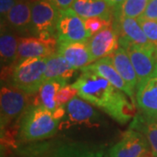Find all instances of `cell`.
Listing matches in <instances>:
<instances>
[{"label":"cell","mask_w":157,"mask_h":157,"mask_svg":"<svg viewBox=\"0 0 157 157\" xmlns=\"http://www.w3.org/2000/svg\"><path fill=\"white\" fill-rule=\"evenodd\" d=\"M59 121L42 106H32L24 113L19 128V139L25 141L44 140L54 135Z\"/></svg>","instance_id":"6da1fadb"},{"label":"cell","mask_w":157,"mask_h":157,"mask_svg":"<svg viewBox=\"0 0 157 157\" xmlns=\"http://www.w3.org/2000/svg\"><path fill=\"white\" fill-rule=\"evenodd\" d=\"M80 70L82 73L72 84L78 91V97L96 107L106 108L118 89L94 71L86 67Z\"/></svg>","instance_id":"7a4b0ae2"},{"label":"cell","mask_w":157,"mask_h":157,"mask_svg":"<svg viewBox=\"0 0 157 157\" xmlns=\"http://www.w3.org/2000/svg\"><path fill=\"white\" fill-rule=\"evenodd\" d=\"M47 58H30L16 64L11 75V84L31 95L37 94L45 82Z\"/></svg>","instance_id":"3957f363"},{"label":"cell","mask_w":157,"mask_h":157,"mask_svg":"<svg viewBox=\"0 0 157 157\" xmlns=\"http://www.w3.org/2000/svg\"><path fill=\"white\" fill-rule=\"evenodd\" d=\"M32 35L41 39H57L56 25L59 11L48 0H31Z\"/></svg>","instance_id":"277c9868"},{"label":"cell","mask_w":157,"mask_h":157,"mask_svg":"<svg viewBox=\"0 0 157 157\" xmlns=\"http://www.w3.org/2000/svg\"><path fill=\"white\" fill-rule=\"evenodd\" d=\"M56 37L58 43L87 42L91 38L85 26L84 19L72 8L59 11Z\"/></svg>","instance_id":"5b68a950"},{"label":"cell","mask_w":157,"mask_h":157,"mask_svg":"<svg viewBox=\"0 0 157 157\" xmlns=\"http://www.w3.org/2000/svg\"><path fill=\"white\" fill-rule=\"evenodd\" d=\"M28 103V94L14 86H3L0 94L1 107V130L12 120L22 113Z\"/></svg>","instance_id":"8992f818"},{"label":"cell","mask_w":157,"mask_h":157,"mask_svg":"<svg viewBox=\"0 0 157 157\" xmlns=\"http://www.w3.org/2000/svg\"><path fill=\"white\" fill-rule=\"evenodd\" d=\"M125 49L128 52L135 68L138 78V84L155 74L157 70L155 44L147 46L130 44Z\"/></svg>","instance_id":"52a82bcc"},{"label":"cell","mask_w":157,"mask_h":157,"mask_svg":"<svg viewBox=\"0 0 157 157\" xmlns=\"http://www.w3.org/2000/svg\"><path fill=\"white\" fill-rule=\"evenodd\" d=\"M150 149L146 136L137 130L130 128L121 140L109 149V157H140Z\"/></svg>","instance_id":"ba28073f"},{"label":"cell","mask_w":157,"mask_h":157,"mask_svg":"<svg viewBox=\"0 0 157 157\" xmlns=\"http://www.w3.org/2000/svg\"><path fill=\"white\" fill-rule=\"evenodd\" d=\"M58 50L57 39L21 37L18 39L17 63L30 58H48Z\"/></svg>","instance_id":"9c48e42d"},{"label":"cell","mask_w":157,"mask_h":157,"mask_svg":"<svg viewBox=\"0 0 157 157\" xmlns=\"http://www.w3.org/2000/svg\"><path fill=\"white\" fill-rule=\"evenodd\" d=\"M66 119L59 125L67 128L74 125L94 126L100 120V113L83 99L74 97L66 106Z\"/></svg>","instance_id":"30bf717a"},{"label":"cell","mask_w":157,"mask_h":157,"mask_svg":"<svg viewBox=\"0 0 157 157\" xmlns=\"http://www.w3.org/2000/svg\"><path fill=\"white\" fill-rule=\"evenodd\" d=\"M137 107L146 121H157V76L153 75L137 86Z\"/></svg>","instance_id":"8fae6325"},{"label":"cell","mask_w":157,"mask_h":157,"mask_svg":"<svg viewBox=\"0 0 157 157\" xmlns=\"http://www.w3.org/2000/svg\"><path fill=\"white\" fill-rule=\"evenodd\" d=\"M94 62L102 58L110 56L119 48V35L115 27L110 25L95 35L86 42Z\"/></svg>","instance_id":"7c38bea8"},{"label":"cell","mask_w":157,"mask_h":157,"mask_svg":"<svg viewBox=\"0 0 157 157\" xmlns=\"http://www.w3.org/2000/svg\"><path fill=\"white\" fill-rule=\"evenodd\" d=\"M116 20L117 25L115 29L119 35L120 46L126 48L130 44L141 46H147L153 44L147 38L137 19L117 15Z\"/></svg>","instance_id":"4fadbf2b"},{"label":"cell","mask_w":157,"mask_h":157,"mask_svg":"<svg viewBox=\"0 0 157 157\" xmlns=\"http://www.w3.org/2000/svg\"><path fill=\"white\" fill-rule=\"evenodd\" d=\"M4 25L17 33L32 35L31 0H20L3 20ZM2 21V22H3Z\"/></svg>","instance_id":"5bb4252c"},{"label":"cell","mask_w":157,"mask_h":157,"mask_svg":"<svg viewBox=\"0 0 157 157\" xmlns=\"http://www.w3.org/2000/svg\"><path fill=\"white\" fill-rule=\"evenodd\" d=\"M86 67L94 71L99 75H101V77L107 79L115 88L122 91L128 97H130L132 101H135V90L132 89L119 74L113 64L111 57L102 58Z\"/></svg>","instance_id":"9a60e30c"},{"label":"cell","mask_w":157,"mask_h":157,"mask_svg":"<svg viewBox=\"0 0 157 157\" xmlns=\"http://www.w3.org/2000/svg\"><path fill=\"white\" fill-rule=\"evenodd\" d=\"M57 52L76 69H82L94 63L86 42L58 43Z\"/></svg>","instance_id":"2e32d148"},{"label":"cell","mask_w":157,"mask_h":157,"mask_svg":"<svg viewBox=\"0 0 157 157\" xmlns=\"http://www.w3.org/2000/svg\"><path fill=\"white\" fill-rule=\"evenodd\" d=\"M103 110L117 122L125 124L135 115V102L129 101L125 93L117 90L111 102Z\"/></svg>","instance_id":"e0dca14e"},{"label":"cell","mask_w":157,"mask_h":157,"mask_svg":"<svg viewBox=\"0 0 157 157\" xmlns=\"http://www.w3.org/2000/svg\"><path fill=\"white\" fill-rule=\"evenodd\" d=\"M18 39L11 30L2 25L0 36V57L2 69H14L17 64Z\"/></svg>","instance_id":"ac0fdd59"},{"label":"cell","mask_w":157,"mask_h":157,"mask_svg":"<svg viewBox=\"0 0 157 157\" xmlns=\"http://www.w3.org/2000/svg\"><path fill=\"white\" fill-rule=\"evenodd\" d=\"M49 157H109V155L101 147L71 142L57 147Z\"/></svg>","instance_id":"d6986e66"},{"label":"cell","mask_w":157,"mask_h":157,"mask_svg":"<svg viewBox=\"0 0 157 157\" xmlns=\"http://www.w3.org/2000/svg\"><path fill=\"white\" fill-rule=\"evenodd\" d=\"M111 7L106 0H75L72 9L83 19L102 17L112 19Z\"/></svg>","instance_id":"ffe728a7"},{"label":"cell","mask_w":157,"mask_h":157,"mask_svg":"<svg viewBox=\"0 0 157 157\" xmlns=\"http://www.w3.org/2000/svg\"><path fill=\"white\" fill-rule=\"evenodd\" d=\"M76 68L63 57L55 52L47 58L45 66V80L49 79H63L67 82L76 72Z\"/></svg>","instance_id":"44dd1931"},{"label":"cell","mask_w":157,"mask_h":157,"mask_svg":"<svg viewBox=\"0 0 157 157\" xmlns=\"http://www.w3.org/2000/svg\"><path fill=\"white\" fill-rule=\"evenodd\" d=\"M110 57L119 74L132 89L135 90L138 86V78L127 50L120 46Z\"/></svg>","instance_id":"7402d4cb"},{"label":"cell","mask_w":157,"mask_h":157,"mask_svg":"<svg viewBox=\"0 0 157 157\" xmlns=\"http://www.w3.org/2000/svg\"><path fill=\"white\" fill-rule=\"evenodd\" d=\"M65 86L67 81L63 79L45 80L38 92L39 95L35 99L33 106H42L52 113L57 107V93Z\"/></svg>","instance_id":"603a6c76"},{"label":"cell","mask_w":157,"mask_h":157,"mask_svg":"<svg viewBox=\"0 0 157 157\" xmlns=\"http://www.w3.org/2000/svg\"><path fill=\"white\" fill-rule=\"evenodd\" d=\"M130 128L137 130L146 136L153 155L157 157V121H146L142 116L135 117Z\"/></svg>","instance_id":"cb8c5ba5"},{"label":"cell","mask_w":157,"mask_h":157,"mask_svg":"<svg viewBox=\"0 0 157 157\" xmlns=\"http://www.w3.org/2000/svg\"><path fill=\"white\" fill-rule=\"evenodd\" d=\"M150 0H125L121 7L116 8L119 16L132 18H138L146 10Z\"/></svg>","instance_id":"d4e9b609"},{"label":"cell","mask_w":157,"mask_h":157,"mask_svg":"<svg viewBox=\"0 0 157 157\" xmlns=\"http://www.w3.org/2000/svg\"><path fill=\"white\" fill-rule=\"evenodd\" d=\"M85 26L90 35V37L95 35L102 30L112 25V19H108L102 17H94L84 19Z\"/></svg>","instance_id":"484cf974"},{"label":"cell","mask_w":157,"mask_h":157,"mask_svg":"<svg viewBox=\"0 0 157 157\" xmlns=\"http://www.w3.org/2000/svg\"><path fill=\"white\" fill-rule=\"evenodd\" d=\"M137 21L148 40L155 45L157 44V21L147 19L142 17H138Z\"/></svg>","instance_id":"4316f807"},{"label":"cell","mask_w":157,"mask_h":157,"mask_svg":"<svg viewBox=\"0 0 157 157\" xmlns=\"http://www.w3.org/2000/svg\"><path fill=\"white\" fill-rule=\"evenodd\" d=\"M78 94V91L73 85H67L59 90L56 95L57 106H64Z\"/></svg>","instance_id":"83f0119b"},{"label":"cell","mask_w":157,"mask_h":157,"mask_svg":"<svg viewBox=\"0 0 157 157\" xmlns=\"http://www.w3.org/2000/svg\"><path fill=\"white\" fill-rule=\"evenodd\" d=\"M140 17L157 21V0H150L144 13Z\"/></svg>","instance_id":"f1b7e54d"},{"label":"cell","mask_w":157,"mask_h":157,"mask_svg":"<svg viewBox=\"0 0 157 157\" xmlns=\"http://www.w3.org/2000/svg\"><path fill=\"white\" fill-rule=\"evenodd\" d=\"M18 1L20 0H0V13L2 21L6 18L9 11L15 6Z\"/></svg>","instance_id":"f546056e"},{"label":"cell","mask_w":157,"mask_h":157,"mask_svg":"<svg viewBox=\"0 0 157 157\" xmlns=\"http://www.w3.org/2000/svg\"><path fill=\"white\" fill-rule=\"evenodd\" d=\"M58 10H67L72 7L75 0H48Z\"/></svg>","instance_id":"4dcf8cb0"},{"label":"cell","mask_w":157,"mask_h":157,"mask_svg":"<svg viewBox=\"0 0 157 157\" xmlns=\"http://www.w3.org/2000/svg\"><path fill=\"white\" fill-rule=\"evenodd\" d=\"M52 114L56 120H61L66 115V107H64V106H57L55 110L52 112Z\"/></svg>","instance_id":"1f68e13d"},{"label":"cell","mask_w":157,"mask_h":157,"mask_svg":"<svg viewBox=\"0 0 157 157\" xmlns=\"http://www.w3.org/2000/svg\"><path fill=\"white\" fill-rule=\"evenodd\" d=\"M111 8H119L125 2V0H106Z\"/></svg>","instance_id":"d6a6232c"},{"label":"cell","mask_w":157,"mask_h":157,"mask_svg":"<svg viewBox=\"0 0 157 157\" xmlns=\"http://www.w3.org/2000/svg\"><path fill=\"white\" fill-rule=\"evenodd\" d=\"M140 157H155L154 155H153V153H152V151L149 149V150H147V151H146L144 154H142L141 155H140Z\"/></svg>","instance_id":"836d02e7"},{"label":"cell","mask_w":157,"mask_h":157,"mask_svg":"<svg viewBox=\"0 0 157 157\" xmlns=\"http://www.w3.org/2000/svg\"><path fill=\"white\" fill-rule=\"evenodd\" d=\"M155 55H156V59H157V44H155Z\"/></svg>","instance_id":"e575fe53"},{"label":"cell","mask_w":157,"mask_h":157,"mask_svg":"<svg viewBox=\"0 0 157 157\" xmlns=\"http://www.w3.org/2000/svg\"><path fill=\"white\" fill-rule=\"evenodd\" d=\"M154 75H155V76H157V70L155 71V74H154Z\"/></svg>","instance_id":"d590c367"}]
</instances>
